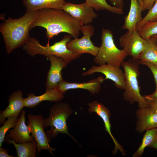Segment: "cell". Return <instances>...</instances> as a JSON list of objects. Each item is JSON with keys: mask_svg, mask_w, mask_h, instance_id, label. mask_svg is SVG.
<instances>
[{"mask_svg": "<svg viewBox=\"0 0 157 157\" xmlns=\"http://www.w3.org/2000/svg\"><path fill=\"white\" fill-rule=\"evenodd\" d=\"M82 25L79 20L62 9L43 8L36 11L30 29L37 26L44 28L49 40L62 32L77 38Z\"/></svg>", "mask_w": 157, "mask_h": 157, "instance_id": "1", "label": "cell"}, {"mask_svg": "<svg viewBox=\"0 0 157 157\" xmlns=\"http://www.w3.org/2000/svg\"><path fill=\"white\" fill-rule=\"evenodd\" d=\"M36 11L26 12L17 19L9 17L0 26L7 53L23 46L29 40V31Z\"/></svg>", "mask_w": 157, "mask_h": 157, "instance_id": "2", "label": "cell"}, {"mask_svg": "<svg viewBox=\"0 0 157 157\" xmlns=\"http://www.w3.org/2000/svg\"><path fill=\"white\" fill-rule=\"evenodd\" d=\"M72 37L70 35H65L60 41L51 45L48 43L45 46L42 45L36 38L31 37L28 42L23 46V49L32 56L39 54L47 58L49 55H54L61 58L68 64L80 57L82 55L67 48V44L71 40Z\"/></svg>", "mask_w": 157, "mask_h": 157, "instance_id": "3", "label": "cell"}, {"mask_svg": "<svg viewBox=\"0 0 157 157\" xmlns=\"http://www.w3.org/2000/svg\"><path fill=\"white\" fill-rule=\"evenodd\" d=\"M139 59L132 58L121 64L124 71L125 87L122 96L124 99L131 104L138 103L139 108L149 107V102L147 101L140 93L138 77L140 74Z\"/></svg>", "mask_w": 157, "mask_h": 157, "instance_id": "4", "label": "cell"}, {"mask_svg": "<svg viewBox=\"0 0 157 157\" xmlns=\"http://www.w3.org/2000/svg\"><path fill=\"white\" fill-rule=\"evenodd\" d=\"M49 110V116L44 119L43 125L44 128L50 127L45 132L48 137L51 140L56 138L59 133H65L77 142L68 131L67 120L74 112L69 104L66 102L57 103Z\"/></svg>", "mask_w": 157, "mask_h": 157, "instance_id": "5", "label": "cell"}, {"mask_svg": "<svg viewBox=\"0 0 157 157\" xmlns=\"http://www.w3.org/2000/svg\"><path fill=\"white\" fill-rule=\"evenodd\" d=\"M101 40V45L94 59V63L99 65L106 64L120 67L128 55L124 49H119L116 46L112 31L103 29Z\"/></svg>", "mask_w": 157, "mask_h": 157, "instance_id": "6", "label": "cell"}, {"mask_svg": "<svg viewBox=\"0 0 157 157\" xmlns=\"http://www.w3.org/2000/svg\"><path fill=\"white\" fill-rule=\"evenodd\" d=\"M28 121V126L31 136L36 141L37 146V156L42 150H47L53 155V151L55 149L51 147L49 142L50 139L47 135L44 130V118L42 114L38 115L29 114L27 115Z\"/></svg>", "mask_w": 157, "mask_h": 157, "instance_id": "7", "label": "cell"}, {"mask_svg": "<svg viewBox=\"0 0 157 157\" xmlns=\"http://www.w3.org/2000/svg\"><path fill=\"white\" fill-rule=\"evenodd\" d=\"M80 32L83 34L79 39L74 38L67 44L68 48L73 52L80 54L88 53L95 56L97 55L99 47L94 45L91 38L94 34V28L91 24L82 25Z\"/></svg>", "mask_w": 157, "mask_h": 157, "instance_id": "8", "label": "cell"}, {"mask_svg": "<svg viewBox=\"0 0 157 157\" xmlns=\"http://www.w3.org/2000/svg\"><path fill=\"white\" fill-rule=\"evenodd\" d=\"M146 42V39L140 35L136 29L128 31L119 39L120 46L126 52L128 56L134 59H139Z\"/></svg>", "mask_w": 157, "mask_h": 157, "instance_id": "9", "label": "cell"}, {"mask_svg": "<svg viewBox=\"0 0 157 157\" xmlns=\"http://www.w3.org/2000/svg\"><path fill=\"white\" fill-rule=\"evenodd\" d=\"M96 72L101 73L104 75L105 80L109 79L113 81L117 88L122 90L124 89V74L120 67L106 64L99 66L94 65L86 72H83L82 74L83 76H85Z\"/></svg>", "mask_w": 157, "mask_h": 157, "instance_id": "10", "label": "cell"}, {"mask_svg": "<svg viewBox=\"0 0 157 157\" xmlns=\"http://www.w3.org/2000/svg\"><path fill=\"white\" fill-rule=\"evenodd\" d=\"M94 9L85 2L79 4L66 2L62 8L84 25L90 24L97 17L98 15Z\"/></svg>", "mask_w": 157, "mask_h": 157, "instance_id": "11", "label": "cell"}, {"mask_svg": "<svg viewBox=\"0 0 157 157\" xmlns=\"http://www.w3.org/2000/svg\"><path fill=\"white\" fill-rule=\"evenodd\" d=\"M47 58L50 61V66L47 76L46 90L55 89L58 84L64 80L62 70L67 64L63 59L54 55H49Z\"/></svg>", "mask_w": 157, "mask_h": 157, "instance_id": "12", "label": "cell"}, {"mask_svg": "<svg viewBox=\"0 0 157 157\" xmlns=\"http://www.w3.org/2000/svg\"><path fill=\"white\" fill-rule=\"evenodd\" d=\"M88 105L89 107L88 111L89 113H96L103 120L104 123L105 131L109 134L115 145L113 153V154H116L119 150L122 155H125V150L122 146L118 143L112 133L111 130V125L110 120L111 115L110 110L102 103L97 101H94L90 102L88 104Z\"/></svg>", "mask_w": 157, "mask_h": 157, "instance_id": "13", "label": "cell"}, {"mask_svg": "<svg viewBox=\"0 0 157 157\" xmlns=\"http://www.w3.org/2000/svg\"><path fill=\"white\" fill-rule=\"evenodd\" d=\"M105 80L102 76L83 83L68 82L64 80L58 84L55 89L63 94L70 89H81L86 90L94 95L100 92L101 85Z\"/></svg>", "mask_w": 157, "mask_h": 157, "instance_id": "14", "label": "cell"}, {"mask_svg": "<svg viewBox=\"0 0 157 157\" xmlns=\"http://www.w3.org/2000/svg\"><path fill=\"white\" fill-rule=\"evenodd\" d=\"M136 131L142 133L157 127V111L150 107L140 108L136 111Z\"/></svg>", "mask_w": 157, "mask_h": 157, "instance_id": "15", "label": "cell"}, {"mask_svg": "<svg viewBox=\"0 0 157 157\" xmlns=\"http://www.w3.org/2000/svg\"><path fill=\"white\" fill-rule=\"evenodd\" d=\"M23 93L19 90L12 93L8 98L9 105L4 110L0 111V124H3L6 119L9 117L19 116L24 107Z\"/></svg>", "mask_w": 157, "mask_h": 157, "instance_id": "16", "label": "cell"}, {"mask_svg": "<svg viewBox=\"0 0 157 157\" xmlns=\"http://www.w3.org/2000/svg\"><path fill=\"white\" fill-rule=\"evenodd\" d=\"M26 111L22 110L20 117L13 129L9 130L6 136L16 143L29 142L34 138L30 135L28 126L25 123V115Z\"/></svg>", "mask_w": 157, "mask_h": 157, "instance_id": "17", "label": "cell"}, {"mask_svg": "<svg viewBox=\"0 0 157 157\" xmlns=\"http://www.w3.org/2000/svg\"><path fill=\"white\" fill-rule=\"evenodd\" d=\"M64 97V94L61 93L56 89L46 90L43 94L37 96L31 93L24 98V107L32 108L38 105L44 101L58 102Z\"/></svg>", "mask_w": 157, "mask_h": 157, "instance_id": "18", "label": "cell"}, {"mask_svg": "<svg viewBox=\"0 0 157 157\" xmlns=\"http://www.w3.org/2000/svg\"><path fill=\"white\" fill-rule=\"evenodd\" d=\"M130 7L127 15L125 17L124 23L122 28L131 31L136 29L137 25L142 20V6L138 0H130Z\"/></svg>", "mask_w": 157, "mask_h": 157, "instance_id": "19", "label": "cell"}, {"mask_svg": "<svg viewBox=\"0 0 157 157\" xmlns=\"http://www.w3.org/2000/svg\"><path fill=\"white\" fill-rule=\"evenodd\" d=\"M65 0H23L26 12L36 11L43 8L62 9Z\"/></svg>", "mask_w": 157, "mask_h": 157, "instance_id": "20", "label": "cell"}, {"mask_svg": "<svg viewBox=\"0 0 157 157\" xmlns=\"http://www.w3.org/2000/svg\"><path fill=\"white\" fill-rule=\"evenodd\" d=\"M4 140L8 144H12L16 150L18 157H35L37 148L36 141L34 139L27 142L16 143L5 137Z\"/></svg>", "mask_w": 157, "mask_h": 157, "instance_id": "21", "label": "cell"}, {"mask_svg": "<svg viewBox=\"0 0 157 157\" xmlns=\"http://www.w3.org/2000/svg\"><path fill=\"white\" fill-rule=\"evenodd\" d=\"M145 39V46L139 60L151 63L157 66V46L149 38Z\"/></svg>", "mask_w": 157, "mask_h": 157, "instance_id": "22", "label": "cell"}, {"mask_svg": "<svg viewBox=\"0 0 157 157\" xmlns=\"http://www.w3.org/2000/svg\"><path fill=\"white\" fill-rule=\"evenodd\" d=\"M85 2L96 11L107 10L117 14L124 13L123 9L110 6L107 2L106 0H85Z\"/></svg>", "mask_w": 157, "mask_h": 157, "instance_id": "23", "label": "cell"}, {"mask_svg": "<svg viewBox=\"0 0 157 157\" xmlns=\"http://www.w3.org/2000/svg\"><path fill=\"white\" fill-rule=\"evenodd\" d=\"M157 135V128H154L146 131L144 133L142 142L137 150L133 154V157L142 156L144 149L153 142Z\"/></svg>", "mask_w": 157, "mask_h": 157, "instance_id": "24", "label": "cell"}, {"mask_svg": "<svg viewBox=\"0 0 157 157\" xmlns=\"http://www.w3.org/2000/svg\"><path fill=\"white\" fill-rule=\"evenodd\" d=\"M18 116L9 117L6 120L0 128V147H2L4 141L5 135L7 131L11 128L14 127L19 119Z\"/></svg>", "mask_w": 157, "mask_h": 157, "instance_id": "25", "label": "cell"}, {"mask_svg": "<svg viewBox=\"0 0 157 157\" xmlns=\"http://www.w3.org/2000/svg\"><path fill=\"white\" fill-rule=\"evenodd\" d=\"M138 31L144 39H149L152 36L157 35V21L146 23Z\"/></svg>", "mask_w": 157, "mask_h": 157, "instance_id": "26", "label": "cell"}, {"mask_svg": "<svg viewBox=\"0 0 157 157\" xmlns=\"http://www.w3.org/2000/svg\"><path fill=\"white\" fill-rule=\"evenodd\" d=\"M157 21V0L149 10L147 14L136 26V30L139 31L147 23Z\"/></svg>", "mask_w": 157, "mask_h": 157, "instance_id": "27", "label": "cell"}, {"mask_svg": "<svg viewBox=\"0 0 157 157\" xmlns=\"http://www.w3.org/2000/svg\"><path fill=\"white\" fill-rule=\"evenodd\" d=\"M140 64L147 66L151 72L155 80L156 87H157V66L153 63L146 61H140Z\"/></svg>", "mask_w": 157, "mask_h": 157, "instance_id": "28", "label": "cell"}, {"mask_svg": "<svg viewBox=\"0 0 157 157\" xmlns=\"http://www.w3.org/2000/svg\"><path fill=\"white\" fill-rule=\"evenodd\" d=\"M156 0H142L143 11L149 10L154 5Z\"/></svg>", "mask_w": 157, "mask_h": 157, "instance_id": "29", "label": "cell"}, {"mask_svg": "<svg viewBox=\"0 0 157 157\" xmlns=\"http://www.w3.org/2000/svg\"><path fill=\"white\" fill-rule=\"evenodd\" d=\"M144 97L145 100L148 102L157 99V87H156V90L153 93Z\"/></svg>", "mask_w": 157, "mask_h": 157, "instance_id": "30", "label": "cell"}, {"mask_svg": "<svg viewBox=\"0 0 157 157\" xmlns=\"http://www.w3.org/2000/svg\"><path fill=\"white\" fill-rule=\"evenodd\" d=\"M114 6L123 9L124 3L123 0H109Z\"/></svg>", "mask_w": 157, "mask_h": 157, "instance_id": "31", "label": "cell"}, {"mask_svg": "<svg viewBox=\"0 0 157 157\" xmlns=\"http://www.w3.org/2000/svg\"><path fill=\"white\" fill-rule=\"evenodd\" d=\"M0 157H14L15 156L10 155L8 154V150L0 147Z\"/></svg>", "mask_w": 157, "mask_h": 157, "instance_id": "32", "label": "cell"}, {"mask_svg": "<svg viewBox=\"0 0 157 157\" xmlns=\"http://www.w3.org/2000/svg\"><path fill=\"white\" fill-rule=\"evenodd\" d=\"M149 102V107L157 111V99L153 100Z\"/></svg>", "mask_w": 157, "mask_h": 157, "instance_id": "33", "label": "cell"}, {"mask_svg": "<svg viewBox=\"0 0 157 157\" xmlns=\"http://www.w3.org/2000/svg\"><path fill=\"white\" fill-rule=\"evenodd\" d=\"M148 147L157 149V135L153 142Z\"/></svg>", "mask_w": 157, "mask_h": 157, "instance_id": "34", "label": "cell"}, {"mask_svg": "<svg viewBox=\"0 0 157 157\" xmlns=\"http://www.w3.org/2000/svg\"><path fill=\"white\" fill-rule=\"evenodd\" d=\"M149 38L157 46V36H152L151 37Z\"/></svg>", "mask_w": 157, "mask_h": 157, "instance_id": "35", "label": "cell"}, {"mask_svg": "<svg viewBox=\"0 0 157 157\" xmlns=\"http://www.w3.org/2000/svg\"><path fill=\"white\" fill-rule=\"evenodd\" d=\"M139 3L142 6V0H138Z\"/></svg>", "mask_w": 157, "mask_h": 157, "instance_id": "36", "label": "cell"}, {"mask_svg": "<svg viewBox=\"0 0 157 157\" xmlns=\"http://www.w3.org/2000/svg\"><path fill=\"white\" fill-rule=\"evenodd\" d=\"M153 36H157V35H153Z\"/></svg>", "mask_w": 157, "mask_h": 157, "instance_id": "37", "label": "cell"}]
</instances>
